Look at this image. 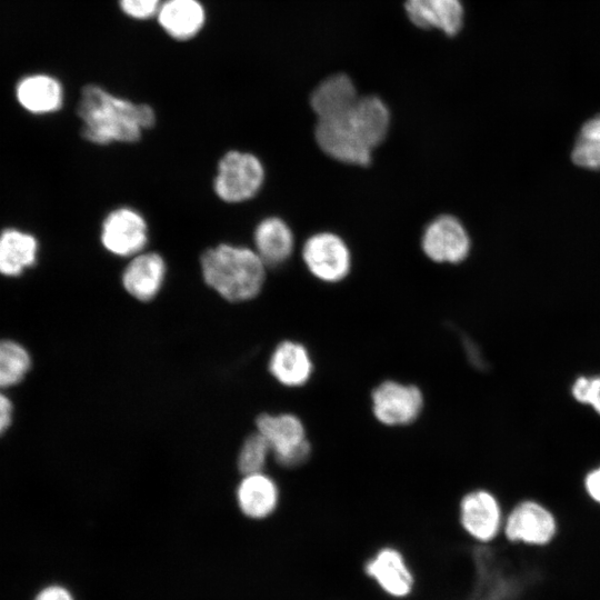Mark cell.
Returning <instances> with one entry per match:
<instances>
[{
  "label": "cell",
  "instance_id": "1",
  "mask_svg": "<svg viewBox=\"0 0 600 600\" xmlns=\"http://www.w3.org/2000/svg\"><path fill=\"white\" fill-rule=\"evenodd\" d=\"M77 111L82 137L100 146L137 142L144 130L156 124L149 104L134 103L92 83L82 88Z\"/></svg>",
  "mask_w": 600,
  "mask_h": 600
},
{
  "label": "cell",
  "instance_id": "2",
  "mask_svg": "<svg viewBox=\"0 0 600 600\" xmlns=\"http://www.w3.org/2000/svg\"><path fill=\"white\" fill-rule=\"evenodd\" d=\"M200 264L206 284L230 302L253 299L264 283L266 263L250 248L220 243L202 252Z\"/></svg>",
  "mask_w": 600,
  "mask_h": 600
},
{
  "label": "cell",
  "instance_id": "3",
  "mask_svg": "<svg viewBox=\"0 0 600 600\" xmlns=\"http://www.w3.org/2000/svg\"><path fill=\"white\" fill-rule=\"evenodd\" d=\"M257 431L271 448L277 463L294 469L307 463L312 454L306 424L294 413H261L256 420Z\"/></svg>",
  "mask_w": 600,
  "mask_h": 600
},
{
  "label": "cell",
  "instance_id": "4",
  "mask_svg": "<svg viewBox=\"0 0 600 600\" xmlns=\"http://www.w3.org/2000/svg\"><path fill=\"white\" fill-rule=\"evenodd\" d=\"M424 402L420 387L397 379H384L370 392L372 417L389 428L413 424L421 417Z\"/></svg>",
  "mask_w": 600,
  "mask_h": 600
},
{
  "label": "cell",
  "instance_id": "5",
  "mask_svg": "<svg viewBox=\"0 0 600 600\" xmlns=\"http://www.w3.org/2000/svg\"><path fill=\"white\" fill-rule=\"evenodd\" d=\"M263 180V166L254 154L231 150L218 163L213 190L222 201L239 203L253 198Z\"/></svg>",
  "mask_w": 600,
  "mask_h": 600
},
{
  "label": "cell",
  "instance_id": "6",
  "mask_svg": "<svg viewBox=\"0 0 600 600\" xmlns=\"http://www.w3.org/2000/svg\"><path fill=\"white\" fill-rule=\"evenodd\" d=\"M502 531L509 542L543 547L554 539L558 522L554 514L542 503L523 500L507 514Z\"/></svg>",
  "mask_w": 600,
  "mask_h": 600
},
{
  "label": "cell",
  "instance_id": "7",
  "mask_svg": "<svg viewBox=\"0 0 600 600\" xmlns=\"http://www.w3.org/2000/svg\"><path fill=\"white\" fill-rule=\"evenodd\" d=\"M459 522L464 532L480 543L494 540L503 528V512L498 498L490 490L467 491L459 501Z\"/></svg>",
  "mask_w": 600,
  "mask_h": 600
},
{
  "label": "cell",
  "instance_id": "8",
  "mask_svg": "<svg viewBox=\"0 0 600 600\" xmlns=\"http://www.w3.org/2000/svg\"><path fill=\"white\" fill-rule=\"evenodd\" d=\"M101 242L114 256H136L142 252L148 242L147 221L132 208H117L102 222Z\"/></svg>",
  "mask_w": 600,
  "mask_h": 600
},
{
  "label": "cell",
  "instance_id": "9",
  "mask_svg": "<svg viewBox=\"0 0 600 600\" xmlns=\"http://www.w3.org/2000/svg\"><path fill=\"white\" fill-rule=\"evenodd\" d=\"M346 113L333 118L318 119L316 140L323 152L348 164L367 166L371 150L367 148L351 128Z\"/></svg>",
  "mask_w": 600,
  "mask_h": 600
},
{
  "label": "cell",
  "instance_id": "10",
  "mask_svg": "<svg viewBox=\"0 0 600 600\" xmlns=\"http://www.w3.org/2000/svg\"><path fill=\"white\" fill-rule=\"evenodd\" d=\"M303 260L317 278L336 282L350 270V252L341 238L330 232L310 237L302 249Z\"/></svg>",
  "mask_w": 600,
  "mask_h": 600
},
{
  "label": "cell",
  "instance_id": "11",
  "mask_svg": "<svg viewBox=\"0 0 600 600\" xmlns=\"http://www.w3.org/2000/svg\"><path fill=\"white\" fill-rule=\"evenodd\" d=\"M422 249L433 261L457 263L467 258L470 239L458 219L441 216L424 230Z\"/></svg>",
  "mask_w": 600,
  "mask_h": 600
},
{
  "label": "cell",
  "instance_id": "12",
  "mask_svg": "<svg viewBox=\"0 0 600 600\" xmlns=\"http://www.w3.org/2000/svg\"><path fill=\"white\" fill-rule=\"evenodd\" d=\"M269 372L287 388L306 386L314 373V362L308 348L298 341H281L272 351Z\"/></svg>",
  "mask_w": 600,
  "mask_h": 600
},
{
  "label": "cell",
  "instance_id": "13",
  "mask_svg": "<svg viewBox=\"0 0 600 600\" xmlns=\"http://www.w3.org/2000/svg\"><path fill=\"white\" fill-rule=\"evenodd\" d=\"M167 266L157 252H140L130 260L122 272L124 290L134 299L151 301L161 290Z\"/></svg>",
  "mask_w": 600,
  "mask_h": 600
},
{
  "label": "cell",
  "instance_id": "14",
  "mask_svg": "<svg viewBox=\"0 0 600 600\" xmlns=\"http://www.w3.org/2000/svg\"><path fill=\"white\" fill-rule=\"evenodd\" d=\"M366 573L388 594L408 596L413 587V576L402 553L396 548L379 549L364 566Z\"/></svg>",
  "mask_w": 600,
  "mask_h": 600
},
{
  "label": "cell",
  "instance_id": "15",
  "mask_svg": "<svg viewBox=\"0 0 600 600\" xmlns=\"http://www.w3.org/2000/svg\"><path fill=\"white\" fill-rule=\"evenodd\" d=\"M346 116L358 138L371 151L384 140L390 113L380 98L374 96L358 98Z\"/></svg>",
  "mask_w": 600,
  "mask_h": 600
},
{
  "label": "cell",
  "instance_id": "16",
  "mask_svg": "<svg viewBox=\"0 0 600 600\" xmlns=\"http://www.w3.org/2000/svg\"><path fill=\"white\" fill-rule=\"evenodd\" d=\"M404 7L411 22L419 28H437L454 36L462 27L460 0H407Z\"/></svg>",
  "mask_w": 600,
  "mask_h": 600
},
{
  "label": "cell",
  "instance_id": "17",
  "mask_svg": "<svg viewBox=\"0 0 600 600\" xmlns=\"http://www.w3.org/2000/svg\"><path fill=\"white\" fill-rule=\"evenodd\" d=\"M280 499L276 481L262 472L246 474L237 488L240 510L249 518L263 519L278 507Z\"/></svg>",
  "mask_w": 600,
  "mask_h": 600
},
{
  "label": "cell",
  "instance_id": "18",
  "mask_svg": "<svg viewBox=\"0 0 600 600\" xmlns=\"http://www.w3.org/2000/svg\"><path fill=\"white\" fill-rule=\"evenodd\" d=\"M157 18L168 36L184 41L200 32L206 12L198 0H167L161 3Z\"/></svg>",
  "mask_w": 600,
  "mask_h": 600
},
{
  "label": "cell",
  "instance_id": "19",
  "mask_svg": "<svg viewBox=\"0 0 600 600\" xmlns=\"http://www.w3.org/2000/svg\"><path fill=\"white\" fill-rule=\"evenodd\" d=\"M352 80L343 73L324 79L312 92L310 103L318 119L340 116L358 100Z\"/></svg>",
  "mask_w": 600,
  "mask_h": 600
},
{
  "label": "cell",
  "instance_id": "20",
  "mask_svg": "<svg viewBox=\"0 0 600 600\" xmlns=\"http://www.w3.org/2000/svg\"><path fill=\"white\" fill-rule=\"evenodd\" d=\"M256 252L266 266L284 262L293 250V236L280 218L269 217L258 223L253 234Z\"/></svg>",
  "mask_w": 600,
  "mask_h": 600
},
{
  "label": "cell",
  "instance_id": "21",
  "mask_svg": "<svg viewBox=\"0 0 600 600\" xmlns=\"http://www.w3.org/2000/svg\"><path fill=\"white\" fill-rule=\"evenodd\" d=\"M17 98L30 112L49 113L61 107L63 91L57 79L47 74H33L19 82Z\"/></svg>",
  "mask_w": 600,
  "mask_h": 600
},
{
  "label": "cell",
  "instance_id": "22",
  "mask_svg": "<svg viewBox=\"0 0 600 600\" xmlns=\"http://www.w3.org/2000/svg\"><path fill=\"white\" fill-rule=\"evenodd\" d=\"M37 253L36 239L18 230H6L0 234V273L18 276L33 264Z\"/></svg>",
  "mask_w": 600,
  "mask_h": 600
},
{
  "label": "cell",
  "instance_id": "23",
  "mask_svg": "<svg viewBox=\"0 0 600 600\" xmlns=\"http://www.w3.org/2000/svg\"><path fill=\"white\" fill-rule=\"evenodd\" d=\"M31 368L29 352L11 340H0V389L20 383Z\"/></svg>",
  "mask_w": 600,
  "mask_h": 600
},
{
  "label": "cell",
  "instance_id": "24",
  "mask_svg": "<svg viewBox=\"0 0 600 600\" xmlns=\"http://www.w3.org/2000/svg\"><path fill=\"white\" fill-rule=\"evenodd\" d=\"M271 448L264 437L258 431L247 437L238 456V469L246 476L262 472Z\"/></svg>",
  "mask_w": 600,
  "mask_h": 600
},
{
  "label": "cell",
  "instance_id": "25",
  "mask_svg": "<svg viewBox=\"0 0 600 600\" xmlns=\"http://www.w3.org/2000/svg\"><path fill=\"white\" fill-rule=\"evenodd\" d=\"M571 393L576 401L590 406L600 416V374L578 377L572 383Z\"/></svg>",
  "mask_w": 600,
  "mask_h": 600
},
{
  "label": "cell",
  "instance_id": "26",
  "mask_svg": "<svg viewBox=\"0 0 600 600\" xmlns=\"http://www.w3.org/2000/svg\"><path fill=\"white\" fill-rule=\"evenodd\" d=\"M571 160L583 169L600 170V141L579 136L571 151Z\"/></svg>",
  "mask_w": 600,
  "mask_h": 600
},
{
  "label": "cell",
  "instance_id": "27",
  "mask_svg": "<svg viewBox=\"0 0 600 600\" xmlns=\"http://www.w3.org/2000/svg\"><path fill=\"white\" fill-rule=\"evenodd\" d=\"M119 6L128 17L146 20L158 13L161 0H119Z\"/></svg>",
  "mask_w": 600,
  "mask_h": 600
},
{
  "label": "cell",
  "instance_id": "28",
  "mask_svg": "<svg viewBox=\"0 0 600 600\" xmlns=\"http://www.w3.org/2000/svg\"><path fill=\"white\" fill-rule=\"evenodd\" d=\"M584 489L588 496L600 504V466L588 472L584 478Z\"/></svg>",
  "mask_w": 600,
  "mask_h": 600
},
{
  "label": "cell",
  "instance_id": "29",
  "mask_svg": "<svg viewBox=\"0 0 600 600\" xmlns=\"http://www.w3.org/2000/svg\"><path fill=\"white\" fill-rule=\"evenodd\" d=\"M13 407L10 399L0 390V436L10 427Z\"/></svg>",
  "mask_w": 600,
  "mask_h": 600
},
{
  "label": "cell",
  "instance_id": "30",
  "mask_svg": "<svg viewBox=\"0 0 600 600\" xmlns=\"http://www.w3.org/2000/svg\"><path fill=\"white\" fill-rule=\"evenodd\" d=\"M34 600H74L71 593L61 586H50L42 589Z\"/></svg>",
  "mask_w": 600,
  "mask_h": 600
},
{
  "label": "cell",
  "instance_id": "31",
  "mask_svg": "<svg viewBox=\"0 0 600 600\" xmlns=\"http://www.w3.org/2000/svg\"><path fill=\"white\" fill-rule=\"evenodd\" d=\"M579 136L600 141V114L586 121L581 127Z\"/></svg>",
  "mask_w": 600,
  "mask_h": 600
}]
</instances>
